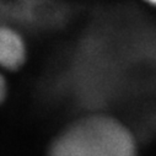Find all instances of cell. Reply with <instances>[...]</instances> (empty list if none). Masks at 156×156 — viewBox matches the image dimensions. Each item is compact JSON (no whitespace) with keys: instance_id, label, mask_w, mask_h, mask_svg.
<instances>
[{"instance_id":"1","label":"cell","mask_w":156,"mask_h":156,"mask_svg":"<svg viewBox=\"0 0 156 156\" xmlns=\"http://www.w3.org/2000/svg\"><path fill=\"white\" fill-rule=\"evenodd\" d=\"M133 132L105 113H87L73 121L52 141L48 156H136Z\"/></svg>"},{"instance_id":"2","label":"cell","mask_w":156,"mask_h":156,"mask_svg":"<svg viewBox=\"0 0 156 156\" xmlns=\"http://www.w3.org/2000/svg\"><path fill=\"white\" fill-rule=\"evenodd\" d=\"M26 58L27 46L23 37L14 28L0 25V71H17Z\"/></svg>"},{"instance_id":"3","label":"cell","mask_w":156,"mask_h":156,"mask_svg":"<svg viewBox=\"0 0 156 156\" xmlns=\"http://www.w3.org/2000/svg\"><path fill=\"white\" fill-rule=\"evenodd\" d=\"M8 94V83L3 71H0V105H2Z\"/></svg>"},{"instance_id":"4","label":"cell","mask_w":156,"mask_h":156,"mask_svg":"<svg viewBox=\"0 0 156 156\" xmlns=\"http://www.w3.org/2000/svg\"><path fill=\"white\" fill-rule=\"evenodd\" d=\"M141 2L147 4V5H150V6H152V8H156V0H141Z\"/></svg>"}]
</instances>
